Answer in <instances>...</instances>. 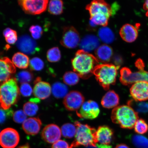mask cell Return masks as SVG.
Returning a JSON list of instances; mask_svg holds the SVG:
<instances>
[{"label":"cell","instance_id":"43","mask_svg":"<svg viewBox=\"0 0 148 148\" xmlns=\"http://www.w3.org/2000/svg\"><path fill=\"white\" fill-rule=\"evenodd\" d=\"M52 148H70V145L65 140H60L53 144Z\"/></svg>","mask_w":148,"mask_h":148},{"label":"cell","instance_id":"18","mask_svg":"<svg viewBox=\"0 0 148 148\" xmlns=\"http://www.w3.org/2000/svg\"><path fill=\"white\" fill-rule=\"evenodd\" d=\"M138 26L126 24L123 25L120 31V36L126 42H132L135 41L138 35Z\"/></svg>","mask_w":148,"mask_h":148},{"label":"cell","instance_id":"16","mask_svg":"<svg viewBox=\"0 0 148 148\" xmlns=\"http://www.w3.org/2000/svg\"><path fill=\"white\" fill-rule=\"evenodd\" d=\"M33 94L37 99H45L50 96L51 88L49 83L42 80L39 77H37L34 82Z\"/></svg>","mask_w":148,"mask_h":148},{"label":"cell","instance_id":"33","mask_svg":"<svg viewBox=\"0 0 148 148\" xmlns=\"http://www.w3.org/2000/svg\"><path fill=\"white\" fill-rule=\"evenodd\" d=\"M132 73V71L128 68H122L120 72V80L122 84L126 86L131 85L130 79Z\"/></svg>","mask_w":148,"mask_h":148},{"label":"cell","instance_id":"34","mask_svg":"<svg viewBox=\"0 0 148 148\" xmlns=\"http://www.w3.org/2000/svg\"><path fill=\"white\" fill-rule=\"evenodd\" d=\"M132 143L138 148H148V139L140 135H134L132 138Z\"/></svg>","mask_w":148,"mask_h":148},{"label":"cell","instance_id":"29","mask_svg":"<svg viewBox=\"0 0 148 148\" xmlns=\"http://www.w3.org/2000/svg\"><path fill=\"white\" fill-rule=\"evenodd\" d=\"M62 136L66 138H72L75 136L77 128L73 124L67 123L62 125L61 129Z\"/></svg>","mask_w":148,"mask_h":148},{"label":"cell","instance_id":"6","mask_svg":"<svg viewBox=\"0 0 148 148\" xmlns=\"http://www.w3.org/2000/svg\"><path fill=\"white\" fill-rule=\"evenodd\" d=\"M47 0H21L18 3L26 14H39L45 11L49 4Z\"/></svg>","mask_w":148,"mask_h":148},{"label":"cell","instance_id":"9","mask_svg":"<svg viewBox=\"0 0 148 148\" xmlns=\"http://www.w3.org/2000/svg\"><path fill=\"white\" fill-rule=\"evenodd\" d=\"M86 9L92 16L97 14H103L109 18L113 14V10L110 5L104 1L95 0L87 5Z\"/></svg>","mask_w":148,"mask_h":148},{"label":"cell","instance_id":"31","mask_svg":"<svg viewBox=\"0 0 148 148\" xmlns=\"http://www.w3.org/2000/svg\"><path fill=\"white\" fill-rule=\"evenodd\" d=\"M3 34L6 42L8 44H14L18 41L17 33L16 31L7 28L3 31Z\"/></svg>","mask_w":148,"mask_h":148},{"label":"cell","instance_id":"7","mask_svg":"<svg viewBox=\"0 0 148 148\" xmlns=\"http://www.w3.org/2000/svg\"><path fill=\"white\" fill-rule=\"evenodd\" d=\"M80 41L79 33L75 27L69 26L64 28L60 40L61 45L68 49H74Z\"/></svg>","mask_w":148,"mask_h":148},{"label":"cell","instance_id":"50","mask_svg":"<svg viewBox=\"0 0 148 148\" xmlns=\"http://www.w3.org/2000/svg\"><path fill=\"white\" fill-rule=\"evenodd\" d=\"M86 148H98V147H97V146H95V147L92 146H90L86 147Z\"/></svg>","mask_w":148,"mask_h":148},{"label":"cell","instance_id":"45","mask_svg":"<svg viewBox=\"0 0 148 148\" xmlns=\"http://www.w3.org/2000/svg\"><path fill=\"white\" fill-rule=\"evenodd\" d=\"M143 8L146 11V16H148V1H145L144 4Z\"/></svg>","mask_w":148,"mask_h":148},{"label":"cell","instance_id":"40","mask_svg":"<svg viewBox=\"0 0 148 148\" xmlns=\"http://www.w3.org/2000/svg\"><path fill=\"white\" fill-rule=\"evenodd\" d=\"M33 90L32 87L28 83L21 84L20 88V93L25 97H29L32 93Z\"/></svg>","mask_w":148,"mask_h":148},{"label":"cell","instance_id":"10","mask_svg":"<svg viewBox=\"0 0 148 148\" xmlns=\"http://www.w3.org/2000/svg\"><path fill=\"white\" fill-rule=\"evenodd\" d=\"M99 113V105L95 101L92 100L85 102L77 111V115L79 117L87 119H95Z\"/></svg>","mask_w":148,"mask_h":148},{"label":"cell","instance_id":"20","mask_svg":"<svg viewBox=\"0 0 148 148\" xmlns=\"http://www.w3.org/2000/svg\"><path fill=\"white\" fill-rule=\"evenodd\" d=\"M99 45V38L95 35L92 34L88 35L84 37L79 43L81 49L89 53L97 49Z\"/></svg>","mask_w":148,"mask_h":148},{"label":"cell","instance_id":"15","mask_svg":"<svg viewBox=\"0 0 148 148\" xmlns=\"http://www.w3.org/2000/svg\"><path fill=\"white\" fill-rule=\"evenodd\" d=\"M61 129L54 124L48 125L44 127L41 136L44 141L50 144H53L60 140L62 135Z\"/></svg>","mask_w":148,"mask_h":148},{"label":"cell","instance_id":"46","mask_svg":"<svg viewBox=\"0 0 148 148\" xmlns=\"http://www.w3.org/2000/svg\"><path fill=\"white\" fill-rule=\"evenodd\" d=\"M97 146L98 148H112V146L105 144H97Z\"/></svg>","mask_w":148,"mask_h":148},{"label":"cell","instance_id":"5","mask_svg":"<svg viewBox=\"0 0 148 148\" xmlns=\"http://www.w3.org/2000/svg\"><path fill=\"white\" fill-rule=\"evenodd\" d=\"M75 124L76 127L77 132L75 140L70 145V148L80 145L86 147L97 146V130L95 128L88 125L82 124L78 121H76Z\"/></svg>","mask_w":148,"mask_h":148},{"label":"cell","instance_id":"36","mask_svg":"<svg viewBox=\"0 0 148 148\" xmlns=\"http://www.w3.org/2000/svg\"><path fill=\"white\" fill-rule=\"evenodd\" d=\"M135 132L138 134H145L148 131V125L145 120L143 119H138L134 126Z\"/></svg>","mask_w":148,"mask_h":148},{"label":"cell","instance_id":"37","mask_svg":"<svg viewBox=\"0 0 148 148\" xmlns=\"http://www.w3.org/2000/svg\"><path fill=\"white\" fill-rule=\"evenodd\" d=\"M29 66L31 70L40 71L43 69L44 64L41 59L38 57H34L29 61Z\"/></svg>","mask_w":148,"mask_h":148},{"label":"cell","instance_id":"44","mask_svg":"<svg viewBox=\"0 0 148 148\" xmlns=\"http://www.w3.org/2000/svg\"><path fill=\"white\" fill-rule=\"evenodd\" d=\"M136 67L138 68L140 71L144 70V65L143 61L139 59L136 61Z\"/></svg>","mask_w":148,"mask_h":148},{"label":"cell","instance_id":"11","mask_svg":"<svg viewBox=\"0 0 148 148\" xmlns=\"http://www.w3.org/2000/svg\"><path fill=\"white\" fill-rule=\"evenodd\" d=\"M84 97L79 91L70 92L64 97L63 103L66 110L71 111L77 110L84 103Z\"/></svg>","mask_w":148,"mask_h":148},{"label":"cell","instance_id":"21","mask_svg":"<svg viewBox=\"0 0 148 148\" xmlns=\"http://www.w3.org/2000/svg\"><path fill=\"white\" fill-rule=\"evenodd\" d=\"M95 57L99 62L107 64L110 62L113 56L112 49L110 46L104 44L100 45L95 51Z\"/></svg>","mask_w":148,"mask_h":148},{"label":"cell","instance_id":"47","mask_svg":"<svg viewBox=\"0 0 148 148\" xmlns=\"http://www.w3.org/2000/svg\"><path fill=\"white\" fill-rule=\"evenodd\" d=\"M115 148H129V147L125 144H122L116 145Z\"/></svg>","mask_w":148,"mask_h":148},{"label":"cell","instance_id":"27","mask_svg":"<svg viewBox=\"0 0 148 148\" xmlns=\"http://www.w3.org/2000/svg\"><path fill=\"white\" fill-rule=\"evenodd\" d=\"M109 18L103 14H97L90 16V26L94 27L97 25L103 27H106L108 25Z\"/></svg>","mask_w":148,"mask_h":148},{"label":"cell","instance_id":"24","mask_svg":"<svg viewBox=\"0 0 148 148\" xmlns=\"http://www.w3.org/2000/svg\"><path fill=\"white\" fill-rule=\"evenodd\" d=\"M98 35L100 40L106 44L112 43L115 39L114 33L106 27L101 28L98 32Z\"/></svg>","mask_w":148,"mask_h":148},{"label":"cell","instance_id":"13","mask_svg":"<svg viewBox=\"0 0 148 148\" xmlns=\"http://www.w3.org/2000/svg\"><path fill=\"white\" fill-rule=\"evenodd\" d=\"M130 94L136 101H144L148 100V82L140 81L135 83L130 89Z\"/></svg>","mask_w":148,"mask_h":148},{"label":"cell","instance_id":"22","mask_svg":"<svg viewBox=\"0 0 148 148\" xmlns=\"http://www.w3.org/2000/svg\"><path fill=\"white\" fill-rule=\"evenodd\" d=\"M101 103V105L105 108H115L119 104V97L114 90H110L103 96Z\"/></svg>","mask_w":148,"mask_h":148},{"label":"cell","instance_id":"41","mask_svg":"<svg viewBox=\"0 0 148 148\" xmlns=\"http://www.w3.org/2000/svg\"><path fill=\"white\" fill-rule=\"evenodd\" d=\"M132 104L135 107L137 112H148V103L141 102L134 103V101L129 102V105Z\"/></svg>","mask_w":148,"mask_h":148},{"label":"cell","instance_id":"42","mask_svg":"<svg viewBox=\"0 0 148 148\" xmlns=\"http://www.w3.org/2000/svg\"><path fill=\"white\" fill-rule=\"evenodd\" d=\"M12 110L10 109L4 110L0 109V124L4 123L8 118L12 116Z\"/></svg>","mask_w":148,"mask_h":148},{"label":"cell","instance_id":"8","mask_svg":"<svg viewBox=\"0 0 148 148\" xmlns=\"http://www.w3.org/2000/svg\"><path fill=\"white\" fill-rule=\"evenodd\" d=\"M19 141V134L15 129L7 128L0 132V145L3 148H14Z\"/></svg>","mask_w":148,"mask_h":148},{"label":"cell","instance_id":"39","mask_svg":"<svg viewBox=\"0 0 148 148\" xmlns=\"http://www.w3.org/2000/svg\"><path fill=\"white\" fill-rule=\"evenodd\" d=\"M27 114L23 110L16 111L13 114L14 121L18 123H23L27 119Z\"/></svg>","mask_w":148,"mask_h":148},{"label":"cell","instance_id":"26","mask_svg":"<svg viewBox=\"0 0 148 148\" xmlns=\"http://www.w3.org/2000/svg\"><path fill=\"white\" fill-rule=\"evenodd\" d=\"M48 11L50 14L58 15L62 13L63 11V2L62 1H51L48 4Z\"/></svg>","mask_w":148,"mask_h":148},{"label":"cell","instance_id":"48","mask_svg":"<svg viewBox=\"0 0 148 148\" xmlns=\"http://www.w3.org/2000/svg\"><path fill=\"white\" fill-rule=\"evenodd\" d=\"M144 77V81H147L148 82V72L143 71Z\"/></svg>","mask_w":148,"mask_h":148},{"label":"cell","instance_id":"32","mask_svg":"<svg viewBox=\"0 0 148 148\" xmlns=\"http://www.w3.org/2000/svg\"><path fill=\"white\" fill-rule=\"evenodd\" d=\"M47 58L49 62H56L60 61L61 58V54L58 47H53L50 49L47 53Z\"/></svg>","mask_w":148,"mask_h":148},{"label":"cell","instance_id":"49","mask_svg":"<svg viewBox=\"0 0 148 148\" xmlns=\"http://www.w3.org/2000/svg\"><path fill=\"white\" fill-rule=\"evenodd\" d=\"M17 148H31L28 144H27L25 145L20 146Z\"/></svg>","mask_w":148,"mask_h":148},{"label":"cell","instance_id":"4","mask_svg":"<svg viewBox=\"0 0 148 148\" xmlns=\"http://www.w3.org/2000/svg\"><path fill=\"white\" fill-rule=\"evenodd\" d=\"M119 66L111 64H102L95 66L93 71L96 79L103 89L108 90L115 84Z\"/></svg>","mask_w":148,"mask_h":148},{"label":"cell","instance_id":"12","mask_svg":"<svg viewBox=\"0 0 148 148\" xmlns=\"http://www.w3.org/2000/svg\"><path fill=\"white\" fill-rule=\"evenodd\" d=\"M16 46L20 51L25 54L32 55L39 50L36 42L27 35L20 37L16 42Z\"/></svg>","mask_w":148,"mask_h":148},{"label":"cell","instance_id":"2","mask_svg":"<svg viewBox=\"0 0 148 148\" xmlns=\"http://www.w3.org/2000/svg\"><path fill=\"white\" fill-rule=\"evenodd\" d=\"M20 89L16 77L0 83V109H10L19 99Z\"/></svg>","mask_w":148,"mask_h":148},{"label":"cell","instance_id":"23","mask_svg":"<svg viewBox=\"0 0 148 148\" xmlns=\"http://www.w3.org/2000/svg\"><path fill=\"white\" fill-rule=\"evenodd\" d=\"M12 62L15 66L21 69H26L29 65V57L23 53H16L12 57Z\"/></svg>","mask_w":148,"mask_h":148},{"label":"cell","instance_id":"14","mask_svg":"<svg viewBox=\"0 0 148 148\" xmlns=\"http://www.w3.org/2000/svg\"><path fill=\"white\" fill-rule=\"evenodd\" d=\"M16 68L12 61L7 57L0 58V83L12 78Z\"/></svg>","mask_w":148,"mask_h":148},{"label":"cell","instance_id":"25","mask_svg":"<svg viewBox=\"0 0 148 148\" xmlns=\"http://www.w3.org/2000/svg\"><path fill=\"white\" fill-rule=\"evenodd\" d=\"M68 91V87L61 82H56L52 87L51 92L53 96L57 99L65 97L67 95Z\"/></svg>","mask_w":148,"mask_h":148},{"label":"cell","instance_id":"30","mask_svg":"<svg viewBox=\"0 0 148 148\" xmlns=\"http://www.w3.org/2000/svg\"><path fill=\"white\" fill-rule=\"evenodd\" d=\"M79 75L75 72L68 71L65 73L63 79L66 84L73 86L79 82Z\"/></svg>","mask_w":148,"mask_h":148},{"label":"cell","instance_id":"17","mask_svg":"<svg viewBox=\"0 0 148 148\" xmlns=\"http://www.w3.org/2000/svg\"><path fill=\"white\" fill-rule=\"evenodd\" d=\"M42 125V121L39 118L31 117L24 121L22 127L26 134L34 136L39 132Z\"/></svg>","mask_w":148,"mask_h":148},{"label":"cell","instance_id":"1","mask_svg":"<svg viewBox=\"0 0 148 148\" xmlns=\"http://www.w3.org/2000/svg\"><path fill=\"white\" fill-rule=\"evenodd\" d=\"M71 62L74 71L86 79L91 76L94 68L99 64L95 56L81 49L77 52Z\"/></svg>","mask_w":148,"mask_h":148},{"label":"cell","instance_id":"38","mask_svg":"<svg viewBox=\"0 0 148 148\" xmlns=\"http://www.w3.org/2000/svg\"><path fill=\"white\" fill-rule=\"evenodd\" d=\"M29 32L31 33L33 38L38 40L41 38L43 33L41 27L38 25H33L29 28Z\"/></svg>","mask_w":148,"mask_h":148},{"label":"cell","instance_id":"28","mask_svg":"<svg viewBox=\"0 0 148 148\" xmlns=\"http://www.w3.org/2000/svg\"><path fill=\"white\" fill-rule=\"evenodd\" d=\"M37 103L38 102L32 99L24 104L23 110L27 116H32L36 115L39 109Z\"/></svg>","mask_w":148,"mask_h":148},{"label":"cell","instance_id":"3","mask_svg":"<svg viewBox=\"0 0 148 148\" xmlns=\"http://www.w3.org/2000/svg\"><path fill=\"white\" fill-rule=\"evenodd\" d=\"M111 119L113 123L122 128L132 129L138 119V113L129 105H121L112 110Z\"/></svg>","mask_w":148,"mask_h":148},{"label":"cell","instance_id":"19","mask_svg":"<svg viewBox=\"0 0 148 148\" xmlns=\"http://www.w3.org/2000/svg\"><path fill=\"white\" fill-rule=\"evenodd\" d=\"M114 133L113 130L107 126L99 127L96 132L98 142L101 144L109 145L112 141Z\"/></svg>","mask_w":148,"mask_h":148},{"label":"cell","instance_id":"35","mask_svg":"<svg viewBox=\"0 0 148 148\" xmlns=\"http://www.w3.org/2000/svg\"><path fill=\"white\" fill-rule=\"evenodd\" d=\"M33 75L31 72L27 70L18 73L16 75V80L23 84L31 82L33 78Z\"/></svg>","mask_w":148,"mask_h":148}]
</instances>
